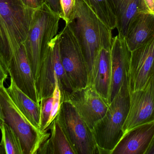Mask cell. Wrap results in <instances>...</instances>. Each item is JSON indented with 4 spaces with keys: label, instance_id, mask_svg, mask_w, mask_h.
<instances>
[{
    "label": "cell",
    "instance_id": "6da1fadb",
    "mask_svg": "<svg viewBox=\"0 0 154 154\" xmlns=\"http://www.w3.org/2000/svg\"><path fill=\"white\" fill-rule=\"evenodd\" d=\"M79 45L91 79L98 54L102 48L111 50L113 38L109 28L83 1L77 0L75 18L69 24Z\"/></svg>",
    "mask_w": 154,
    "mask_h": 154
},
{
    "label": "cell",
    "instance_id": "7a4b0ae2",
    "mask_svg": "<svg viewBox=\"0 0 154 154\" xmlns=\"http://www.w3.org/2000/svg\"><path fill=\"white\" fill-rule=\"evenodd\" d=\"M34 11L20 0H0V61L8 74L14 54L28 37Z\"/></svg>",
    "mask_w": 154,
    "mask_h": 154
},
{
    "label": "cell",
    "instance_id": "3957f363",
    "mask_svg": "<svg viewBox=\"0 0 154 154\" xmlns=\"http://www.w3.org/2000/svg\"><path fill=\"white\" fill-rule=\"evenodd\" d=\"M60 19L47 2L33 13L28 37L23 44L35 80L50 42L57 34Z\"/></svg>",
    "mask_w": 154,
    "mask_h": 154
},
{
    "label": "cell",
    "instance_id": "277c9868",
    "mask_svg": "<svg viewBox=\"0 0 154 154\" xmlns=\"http://www.w3.org/2000/svg\"><path fill=\"white\" fill-rule=\"evenodd\" d=\"M127 79L109 103L104 116L93 127L94 137L100 154H111L123 136V126L129 109Z\"/></svg>",
    "mask_w": 154,
    "mask_h": 154
},
{
    "label": "cell",
    "instance_id": "5b68a950",
    "mask_svg": "<svg viewBox=\"0 0 154 154\" xmlns=\"http://www.w3.org/2000/svg\"><path fill=\"white\" fill-rule=\"evenodd\" d=\"M59 34L50 42L43 56L38 76L35 80L40 100L52 96L57 78L61 93V101H65L74 90L62 66L60 52Z\"/></svg>",
    "mask_w": 154,
    "mask_h": 154
},
{
    "label": "cell",
    "instance_id": "8992f818",
    "mask_svg": "<svg viewBox=\"0 0 154 154\" xmlns=\"http://www.w3.org/2000/svg\"><path fill=\"white\" fill-rule=\"evenodd\" d=\"M57 117L76 154H100L93 130L70 102H60Z\"/></svg>",
    "mask_w": 154,
    "mask_h": 154
},
{
    "label": "cell",
    "instance_id": "52a82bcc",
    "mask_svg": "<svg viewBox=\"0 0 154 154\" xmlns=\"http://www.w3.org/2000/svg\"><path fill=\"white\" fill-rule=\"evenodd\" d=\"M0 107L4 123L19 138L23 154H36L43 133L34 127L19 110L4 86L0 87Z\"/></svg>",
    "mask_w": 154,
    "mask_h": 154
},
{
    "label": "cell",
    "instance_id": "ba28073f",
    "mask_svg": "<svg viewBox=\"0 0 154 154\" xmlns=\"http://www.w3.org/2000/svg\"><path fill=\"white\" fill-rule=\"evenodd\" d=\"M59 34L60 58L67 77L74 90L85 87L89 84V75L77 39L69 24Z\"/></svg>",
    "mask_w": 154,
    "mask_h": 154
},
{
    "label": "cell",
    "instance_id": "9c48e42d",
    "mask_svg": "<svg viewBox=\"0 0 154 154\" xmlns=\"http://www.w3.org/2000/svg\"><path fill=\"white\" fill-rule=\"evenodd\" d=\"M128 94L129 109L122 128V137L136 127L154 120L153 75L150 76L143 88Z\"/></svg>",
    "mask_w": 154,
    "mask_h": 154
},
{
    "label": "cell",
    "instance_id": "30bf717a",
    "mask_svg": "<svg viewBox=\"0 0 154 154\" xmlns=\"http://www.w3.org/2000/svg\"><path fill=\"white\" fill-rule=\"evenodd\" d=\"M66 101L74 106L92 130L96 123L104 116L109 105L108 100L100 95L90 84L74 90Z\"/></svg>",
    "mask_w": 154,
    "mask_h": 154
},
{
    "label": "cell",
    "instance_id": "8fae6325",
    "mask_svg": "<svg viewBox=\"0 0 154 154\" xmlns=\"http://www.w3.org/2000/svg\"><path fill=\"white\" fill-rule=\"evenodd\" d=\"M154 61V36L131 52L127 73L128 92L143 88L148 81Z\"/></svg>",
    "mask_w": 154,
    "mask_h": 154
},
{
    "label": "cell",
    "instance_id": "7c38bea8",
    "mask_svg": "<svg viewBox=\"0 0 154 154\" xmlns=\"http://www.w3.org/2000/svg\"><path fill=\"white\" fill-rule=\"evenodd\" d=\"M110 53L111 76L108 98L109 103L119 91L124 81L127 79L131 51L125 37L118 34L113 38Z\"/></svg>",
    "mask_w": 154,
    "mask_h": 154
},
{
    "label": "cell",
    "instance_id": "4fadbf2b",
    "mask_svg": "<svg viewBox=\"0 0 154 154\" xmlns=\"http://www.w3.org/2000/svg\"><path fill=\"white\" fill-rule=\"evenodd\" d=\"M8 74L20 90L34 102L40 105L35 79L23 44L14 54Z\"/></svg>",
    "mask_w": 154,
    "mask_h": 154
},
{
    "label": "cell",
    "instance_id": "5bb4252c",
    "mask_svg": "<svg viewBox=\"0 0 154 154\" xmlns=\"http://www.w3.org/2000/svg\"><path fill=\"white\" fill-rule=\"evenodd\" d=\"M154 134V120L136 127L124 135L111 154H145Z\"/></svg>",
    "mask_w": 154,
    "mask_h": 154
},
{
    "label": "cell",
    "instance_id": "9a60e30c",
    "mask_svg": "<svg viewBox=\"0 0 154 154\" xmlns=\"http://www.w3.org/2000/svg\"><path fill=\"white\" fill-rule=\"evenodd\" d=\"M43 133L36 154H76L57 116Z\"/></svg>",
    "mask_w": 154,
    "mask_h": 154
},
{
    "label": "cell",
    "instance_id": "2e32d148",
    "mask_svg": "<svg viewBox=\"0 0 154 154\" xmlns=\"http://www.w3.org/2000/svg\"><path fill=\"white\" fill-rule=\"evenodd\" d=\"M154 36V14H138L130 23L125 38L130 51L134 50Z\"/></svg>",
    "mask_w": 154,
    "mask_h": 154
},
{
    "label": "cell",
    "instance_id": "e0dca14e",
    "mask_svg": "<svg viewBox=\"0 0 154 154\" xmlns=\"http://www.w3.org/2000/svg\"><path fill=\"white\" fill-rule=\"evenodd\" d=\"M116 20L119 34L125 37L130 23L138 14L150 13L144 0H108Z\"/></svg>",
    "mask_w": 154,
    "mask_h": 154
},
{
    "label": "cell",
    "instance_id": "ac0fdd59",
    "mask_svg": "<svg viewBox=\"0 0 154 154\" xmlns=\"http://www.w3.org/2000/svg\"><path fill=\"white\" fill-rule=\"evenodd\" d=\"M111 76L110 50L102 48L98 54L89 84L92 85L100 95L108 100Z\"/></svg>",
    "mask_w": 154,
    "mask_h": 154
},
{
    "label": "cell",
    "instance_id": "d6986e66",
    "mask_svg": "<svg viewBox=\"0 0 154 154\" xmlns=\"http://www.w3.org/2000/svg\"><path fill=\"white\" fill-rule=\"evenodd\" d=\"M6 90L19 110L34 127L40 131V105L34 102L20 90L11 78V84Z\"/></svg>",
    "mask_w": 154,
    "mask_h": 154
},
{
    "label": "cell",
    "instance_id": "ffe728a7",
    "mask_svg": "<svg viewBox=\"0 0 154 154\" xmlns=\"http://www.w3.org/2000/svg\"><path fill=\"white\" fill-rule=\"evenodd\" d=\"M110 30L116 27V17L108 0H83Z\"/></svg>",
    "mask_w": 154,
    "mask_h": 154
},
{
    "label": "cell",
    "instance_id": "44dd1931",
    "mask_svg": "<svg viewBox=\"0 0 154 154\" xmlns=\"http://www.w3.org/2000/svg\"><path fill=\"white\" fill-rule=\"evenodd\" d=\"M0 129L2 134L0 154H23L20 140L12 128L4 123Z\"/></svg>",
    "mask_w": 154,
    "mask_h": 154
},
{
    "label": "cell",
    "instance_id": "7402d4cb",
    "mask_svg": "<svg viewBox=\"0 0 154 154\" xmlns=\"http://www.w3.org/2000/svg\"><path fill=\"white\" fill-rule=\"evenodd\" d=\"M61 14L66 24H69L75 18L76 11L77 0H60Z\"/></svg>",
    "mask_w": 154,
    "mask_h": 154
},
{
    "label": "cell",
    "instance_id": "603a6c76",
    "mask_svg": "<svg viewBox=\"0 0 154 154\" xmlns=\"http://www.w3.org/2000/svg\"><path fill=\"white\" fill-rule=\"evenodd\" d=\"M53 104V96L42 99L40 102L41 117L40 130L43 132L49 121Z\"/></svg>",
    "mask_w": 154,
    "mask_h": 154
},
{
    "label": "cell",
    "instance_id": "cb8c5ba5",
    "mask_svg": "<svg viewBox=\"0 0 154 154\" xmlns=\"http://www.w3.org/2000/svg\"><path fill=\"white\" fill-rule=\"evenodd\" d=\"M52 96L53 98V104L52 111H51V114L49 121L46 128H47L52 123L53 120L55 119L58 114L60 108L61 93H60V90L57 78V79L56 87H55V90L53 92Z\"/></svg>",
    "mask_w": 154,
    "mask_h": 154
},
{
    "label": "cell",
    "instance_id": "d4e9b609",
    "mask_svg": "<svg viewBox=\"0 0 154 154\" xmlns=\"http://www.w3.org/2000/svg\"><path fill=\"white\" fill-rule=\"evenodd\" d=\"M23 5L28 8L36 10L43 5L46 0H20Z\"/></svg>",
    "mask_w": 154,
    "mask_h": 154
},
{
    "label": "cell",
    "instance_id": "484cf974",
    "mask_svg": "<svg viewBox=\"0 0 154 154\" xmlns=\"http://www.w3.org/2000/svg\"><path fill=\"white\" fill-rule=\"evenodd\" d=\"M46 1L51 9L59 15H60V17L61 11L60 0H46Z\"/></svg>",
    "mask_w": 154,
    "mask_h": 154
},
{
    "label": "cell",
    "instance_id": "4316f807",
    "mask_svg": "<svg viewBox=\"0 0 154 154\" xmlns=\"http://www.w3.org/2000/svg\"><path fill=\"white\" fill-rule=\"evenodd\" d=\"M8 75L0 61V87L3 86L4 83L8 77Z\"/></svg>",
    "mask_w": 154,
    "mask_h": 154
},
{
    "label": "cell",
    "instance_id": "83f0119b",
    "mask_svg": "<svg viewBox=\"0 0 154 154\" xmlns=\"http://www.w3.org/2000/svg\"><path fill=\"white\" fill-rule=\"evenodd\" d=\"M146 5L149 12L154 14V0H144Z\"/></svg>",
    "mask_w": 154,
    "mask_h": 154
},
{
    "label": "cell",
    "instance_id": "f1b7e54d",
    "mask_svg": "<svg viewBox=\"0 0 154 154\" xmlns=\"http://www.w3.org/2000/svg\"><path fill=\"white\" fill-rule=\"evenodd\" d=\"M145 154H154V134Z\"/></svg>",
    "mask_w": 154,
    "mask_h": 154
},
{
    "label": "cell",
    "instance_id": "f546056e",
    "mask_svg": "<svg viewBox=\"0 0 154 154\" xmlns=\"http://www.w3.org/2000/svg\"><path fill=\"white\" fill-rule=\"evenodd\" d=\"M4 123V118L3 117L2 111H1V107H0V127L2 126Z\"/></svg>",
    "mask_w": 154,
    "mask_h": 154
},
{
    "label": "cell",
    "instance_id": "4dcf8cb0",
    "mask_svg": "<svg viewBox=\"0 0 154 154\" xmlns=\"http://www.w3.org/2000/svg\"><path fill=\"white\" fill-rule=\"evenodd\" d=\"M151 75H153L154 76V61L153 64L152 68V72H151Z\"/></svg>",
    "mask_w": 154,
    "mask_h": 154
},
{
    "label": "cell",
    "instance_id": "1f68e13d",
    "mask_svg": "<svg viewBox=\"0 0 154 154\" xmlns=\"http://www.w3.org/2000/svg\"><path fill=\"white\" fill-rule=\"evenodd\" d=\"M1 43H2V41H1V35H0V49H1Z\"/></svg>",
    "mask_w": 154,
    "mask_h": 154
},
{
    "label": "cell",
    "instance_id": "d6a6232c",
    "mask_svg": "<svg viewBox=\"0 0 154 154\" xmlns=\"http://www.w3.org/2000/svg\"></svg>",
    "mask_w": 154,
    "mask_h": 154
}]
</instances>
